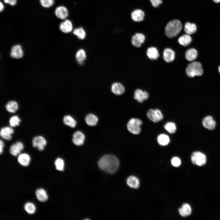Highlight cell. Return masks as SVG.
I'll return each instance as SVG.
<instances>
[{"instance_id":"5bb4252c","label":"cell","mask_w":220,"mask_h":220,"mask_svg":"<svg viewBox=\"0 0 220 220\" xmlns=\"http://www.w3.org/2000/svg\"><path fill=\"white\" fill-rule=\"evenodd\" d=\"M202 124L204 127L207 129L212 130L214 129L216 126V122L211 116H207L203 119Z\"/></svg>"},{"instance_id":"e575fe53","label":"cell","mask_w":220,"mask_h":220,"mask_svg":"<svg viewBox=\"0 0 220 220\" xmlns=\"http://www.w3.org/2000/svg\"><path fill=\"white\" fill-rule=\"evenodd\" d=\"M24 208L25 211L30 214H34L36 210L35 206L34 204L31 202L26 203L24 206Z\"/></svg>"},{"instance_id":"ab89813d","label":"cell","mask_w":220,"mask_h":220,"mask_svg":"<svg viewBox=\"0 0 220 220\" xmlns=\"http://www.w3.org/2000/svg\"><path fill=\"white\" fill-rule=\"evenodd\" d=\"M152 6L155 7H158L162 3V0H150Z\"/></svg>"},{"instance_id":"83f0119b","label":"cell","mask_w":220,"mask_h":220,"mask_svg":"<svg viewBox=\"0 0 220 220\" xmlns=\"http://www.w3.org/2000/svg\"><path fill=\"white\" fill-rule=\"evenodd\" d=\"M36 196L37 199L42 202L46 201L48 197L46 191L42 189H37L35 192Z\"/></svg>"},{"instance_id":"d4e9b609","label":"cell","mask_w":220,"mask_h":220,"mask_svg":"<svg viewBox=\"0 0 220 220\" xmlns=\"http://www.w3.org/2000/svg\"><path fill=\"white\" fill-rule=\"evenodd\" d=\"M17 160L21 165L24 166H28L30 161V157L26 153H22L19 155Z\"/></svg>"},{"instance_id":"ffe728a7","label":"cell","mask_w":220,"mask_h":220,"mask_svg":"<svg viewBox=\"0 0 220 220\" xmlns=\"http://www.w3.org/2000/svg\"><path fill=\"white\" fill-rule=\"evenodd\" d=\"M145 16L144 12L140 9H136L131 13L132 19L136 22H140L143 20Z\"/></svg>"},{"instance_id":"ac0fdd59","label":"cell","mask_w":220,"mask_h":220,"mask_svg":"<svg viewBox=\"0 0 220 220\" xmlns=\"http://www.w3.org/2000/svg\"><path fill=\"white\" fill-rule=\"evenodd\" d=\"M111 90L115 94L117 95H120L125 92V89L123 86L118 82L113 83L111 86Z\"/></svg>"},{"instance_id":"4dcf8cb0","label":"cell","mask_w":220,"mask_h":220,"mask_svg":"<svg viewBox=\"0 0 220 220\" xmlns=\"http://www.w3.org/2000/svg\"><path fill=\"white\" fill-rule=\"evenodd\" d=\"M75 57L79 64H82L86 58V54L85 51L83 49L79 50L76 52Z\"/></svg>"},{"instance_id":"9a60e30c","label":"cell","mask_w":220,"mask_h":220,"mask_svg":"<svg viewBox=\"0 0 220 220\" xmlns=\"http://www.w3.org/2000/svg\"><path fill=\"white\" fill-rule=\"evenodd\" d=\"M85 139V136L82 132L77 131L73 134L72 140L74 144L81 145L83 144Z\"/></svg>"},{"instance_id":"f1b7e54d","label":"cell","mask_w":220,"mask_h":220,"mask_svg":"<svg viewBox=\"0 0 220 220\" xmlns=\"http://www.w3.org/2000/svg\"><path fill=\"white\" fill-rule=\"evenodd\" d=\"M18 103L14 101H9L6 105V110L10 113L15 112L18 110Z\"/></svg>"},{"instance_id":"f546056e","label":"cell","mask_w":220,"mask_h":220,"mask_svg":"<svg viewBox=\"0 0 220 220\" xmlns=\"http://www.w3.org/2000/svg\"><path fill=\"white\" fill-rule=\"evenodd\" d=\"M85 121L87 125L93 126H95L97 124L98 119L95 115L90 114L86 116Z\"/></svg>"},{"instance_id":"44dd1931","label":"cell","mask_w":220,"mask_h":220,"mask_svg":"<svg viewBox=\"0 0 220 220\" xmlns=\"http://www.w3.org/2000/svg\"><path fill=\"white\" fill-rule=\"evenodd\" d=\"M180 215L185 217L190 215L192 213V209L190 205L188 204H183L178 210Z\"/></svg>"},{"instance_id":"f35d334b","label":"cell","mask_w":220,"mask_h":220,"mask_svg":"<svg viewBox=\"0 0 220 220\" xmlns=\"http://www.w3.org/2000/svg\"><path fill=\"white\" fill-rule=\"evenodd\" d=\"M172 165L175 167H178L181 164V162L180 159L177 157H173L171 160Z\"/></svg>"},{"instance_id":"9c48e42d","label":"cell","mask_w":220,"mask_h":220,"mask_svg":"<svg viewBox=\"0 0 220 220\" xmlns=\"http://www.w3.org/2000/svg\"><path fill=\"white\" fill-rule=\"evenodd\" d=\"M145 39V37L143 34L141 33H137L132 36L131 42L134 46L139 47L144 42Z\"/></svg>"},{"instance_id":"4fadbf2b","label":"cell","mask_w":220,"mask_h":220,"mask_svg":"<svg viewBox=\"0 0 220 220\" xmlns=\"http://www.w3.org/2000/svg\"><path fill=\"white\" fill-rule=\"evenodd\" d=\"M73 24L70 20L65 19L64 20L60 23L59 26V29L62 32L64 33H68L73 30Z\"/></svg>"},{"instance_id":"8d00e7d4","label":"cell","mask_w":220,"mask_h":220,"mask_svg":"<svg viewBox=\"0 0 220 220\" xmlns=\"http://www.w3.org/2000/svg\"><path fill=\"white\" fill-rule=\"evenodd\" d=\"M20 122V119L16 116L11 117L9 120L10 125L12 127L19 126Z\"/></svg>"},{"instance_id":"30bf717a","label":"cell","mask_w":220,"mask_h":220,"mask_svg":"<svg viewBox=\"0 0 220 220\" xmlns=\"http://www.w3.org/2000/svg\"><path fill=\"white\" fill-rule=\"evenodd\" d=\"M24 145L20 141H18L13 144L9 148V152L12 155L16 156L20 154L23 149Z\"/></svg>"},{"instance_id":"74e56055","label":"cell","mask_w":220,"mask_h":220,"mask_svg":"<svg viewBox=\"0 0 220 220\" xmlns=\"http://www.w3.org/2000/svg\"><path fill=\"white\" fill-rule=\"evenodd\" d=\"M41 5L43 7L48 8L54 3V0H39Z\"/></svg>"},{"instance_id":"8fae6325","label":"cell","mask_w":220,"mask_h":220,"mask_svg":"<svg viewBox=\"0 0 220 220\" xmlns=\"http://www.w3.org/2000/svg\"><path fill=\"white\" fill-rule=\"evenodd\" d=\"M148 97L149 95L147 92L139 89H137L134 93V98L139 103H142L147 100Z\"/></svg>"},{"instance_id":"7402d4cb","label":"cell","mask_w":220,"mask_h":220,"mask_svg":"<svg viewBox=\"0 0 220 220\" xmlns=\"http://www.w3.org/2000/svg\"><path fill=\"white\" fill-rule=\"evenodd\" d=\"M127 183L130 187L134 189L138 188L140 185L139 180L134 176H130L128 177Z\"/></svg>"},{"instance_id":"d6986e66","label":"cell","mask_w":220,"mask_h":220,"mask_svg":"<svg viewBox=\"0 0 220 220\" xmlns=\"http://www.w3.org/2000/svg\"><path fill=\"white\" fill-rule=\"evenodd\" d=\"M184 30L186 34L190 35L193 34L197 30V25L193 23L186 22L184 26Z\"/></svg>"},{"instance_id":"8992f818","label":"cell","mask_w":220,"mask_h":220,"mask_svg":"<svg viewBox=\"0 0 220 220\" xmlns=\"http://www.w3.org/2000/svg\"><path fill=\"white\" fill-rule=\"evenodd\" d=\"M147 116L150 120L154 123L161 121L163 118L162 112L158 109H149L147 112Z\"/></svg>"},{"instance_id":"3957f363","label":"cell","mask_w":220,"mask_h":220,"mask_svg":"<svg viewBox=\"0 0 220 220\" xmlns=\"http://www.w3.org/2000/svg\"><path fill=\"white\" fill-rule=\"evenodd\" d=\"M187 75L190 77L202 75L203 70L201 63L198 61H194L189 64L186 69Z\"/></svg>"},{"instance_id":"7c38bea8","label":"cell","mask_w":220,"mask_h":220,"mask_svg":"<svg viewBox=\"0 0 220 220\" xmlns=\"http://www.w3.org/2000/svg\"><path fill=\"white\" fill-rule=\"evenodd\" d=\"M14 132V130L12 127H2L1 129L0 134L3 138L6 140H10L12 138V135Z\"/></svg>"},{"instance_id":"836d02e7","label":"cell","mask_w":220,"mask_h":220,"mask_svg":"<svg viewBox=\"0 0 220 220\" xmlns=\"http://www.w3.org/2000/svg\"><path fill=\"white\" fill-rule=\"evenodd\" d=\"M164 129L170 134H173L176 130V126L175 123L171 122L166 123L164 126Z\"/></svg>"},{"instance_id":"60d3db41","label":"cell","mask_w":220,"mask_h":220,"mask_svg":"<svg viewBox=\"0 0 220 220\" xmlns=\"http://www.w3.org/2000/svg\"><path fill=\"white\" fill-rule=\"evenodd\" d=\"M4 1L11 6H15L17 2V0H4Z\"/></svg>"},{"instance_id":"7a4b0ae2","label":"cell","mask_w":220,"mask_h":220,"mask_svg":"<svg viewBox=\"0 0 220 220\" xmlns=\"http://www.w3.org/2000/svg\"><path fill=\"white\" fill-rule=\"evenodd\" d=\"M181 22L178 20H173L169 22L165 28V34L168 38H172L178 35L182 30Z\"/></svg>"},{"instance_id":"5b68a950","label":"cell","mask_w":220,"mask_h":220,"mask_svg":"<svg viewBox=\"0 0 220 220\" xmlns=\"http://www.w3.org/2000/svg\"><path fill=\"white\" fill-rule=\"evenodd\" d=\"M191 159L193 163L199 166H201L205 164L207 160L205 155L199 151L193 152Z\"/></svg>"},{"instance_id":"2e32d148","label":"cell","mask_w":220,"mask_h":220,"mask_svg":"<svg viewBox=\"0 0 220 220\" xmlns=\"http://www.w3.org/2000/svg\"><path fill=\"white\" fill-rule=\"evenodd\" d=\"M23 52L20 45H14L12 47L10 54L12 57L20 58L23 57Z\"/></svg>"},{"instance_id":"6da1fadb","label":"cell","mask_w":220,"mask_h":220,"mask_svg":"<svg viewBox=\"0 0 220 220\" xmlns=\"http://www.w3.org/2000/svg\"><path fill=\"white\" fill-rule=\"evenodd\" d=\"M98 165L100 169L107 172L113 174L118 169L119 161L116 157L112 155H106L99 160Z\"/></svg>"},{"instance_id":"d590c367","label":"cell","mask_w":220,"mask_h":220,"mask_svg":"<svg viewBox=\"0 0 220 220\" xmlns=\"http://www.w3.org/2000/svg\"><path fill=\"white\" fill-rule=\"evenodd\" d=\"M55 165L57 170L60 171L64 170V162L62 159L60 158H57L55 161Z\"/></svg>"},{"instance_id":"4316f807","label":"cell","mask_w":220,"mask_h":220,"mask_svg":"<svg viewBox=\"0 0 220 220\" xmlns=\"http://www.w3.org/2000/svg\"><path fill=\"white\" fill-rule=\"evenodd\" d=\"M147 55L151 60H156L159 56L158 51L156 48L154 47H150L147 49Z\"/></svg>"},{"instance_id":"ba28073f","label":"cell","mask_w":220,"mask_h":220,"mask_svg":"<svg viewBox=\"0 0 220 220\" xmlns=\"http://www.w3.org/2000/svg\"><path fill=\"white\" fill-rule=\"evenodd\" d=\"M55 14L58 18L61 20H65L68 16V11L65 7L61 6L56 8Z\"/></svg>"},{"instance_id":"603a6c76","label":"cell","mask_w":220,"mask_h":220,"mask_svg":"<svg viewBox=\"0 0 220 220\" xmlns=\"http://www.w3.org/2000/svg\"><path fill=\"white\" fill-rule=\"evenodd\" d=\"M157 141L160 145L166 146L168 145L170 141L169 136L164 134H161L158 135L157 138Z\"/></svg>"},{"instance_id":"484cf974","label":"cell","mask_w":220,"mask_h":220,"mask_svg":"<svg viewBox=\"0 0 220 220\" xmlns=\"http://www.w3.org/2000/svg\"><path fill=\"white\" fill-rule=\"evenodd\" d=\"M192 41V38L190 35L185 34L180 36L178 38V42L181 45L187 46Z\"/></svg>"},{"instance_id":"ee69618b","label":"cell","mask_w":220,"mask_h":220,"mask_svg":"<svg viewBox=\"0 0 220 220\" xmlns=\"http://www.w3.org/2000/svg\"><path fill=\"white\" fill-rule=\"evenodd\" d=\"M215 3H218L220 2V0H212Z\"/></svg>"},{"instance_id":"f6af8a7d","label":"cell","mask_w":220,"mask_h":220,"mask_svg":"<svg viewBox=\"0 0 220 220\" xmlns=\"http://www.w3.org/2000/svg\"><path fill=\"white\" fill-rule=\"evenodd\" d=\"M218 70L219 73L220 74V66H219L218 68Z\"/></svg>"},{"instance_id":"d6a6232c","label":"cell","mask_w":220,"mask_h":220,"mask_svg":"<svg viewBox=\"0 0 220 220\" xmlns=\"http://www.w3.org/2000/svg\"><path fill=\"white\" fill-rule=\"evenodd\" d=\"M73 33L80 39H83L86 37V31L82 27H80L75 29L73 31Z\"/></svg>"},{"instance_id":"b9f144b4","label":"cell","mask_w":220,"mask_h":220,"mask_svg":"<svg viewBox=\"0 0 220 220\" xmlns=\"http://www.w3.org/2000/svg\"><path fill=\"white\" fill-rule=\"evenodd\" d=\"M4 144L3 142V141L2 140H0V154H1L3 151V149L4 147Z\"/></svg>"},{"instance_id":"7bdbcfd3","label":"cell","mask_w":220,"mask_h":220,"mask_svg":"<svg viewBox=\"0 0 220 220\" xmlns=\"http://www.w3.org/2000/svg\"><path fill=\"white\" fill-rule=\"evenodd\" d=\"M4 9V6L3 4V3L2 2H0V12H1Z\"/></svg>"},{"instance_id":"1f68e13d","label":"cell","mask_w":220,"mask_h":220,"mask_svg":"<svg viewBox=\"0 0 220 220\" xmlns=\"http://www.w3.org/2000/svg\"><path fill=\"white\" fill-rule=\"evenodd\" d=\"M63 122L66 125L72 128L75 127L76 124L75 119L69 115H66L64 117Z\"/></svg>"},{"instance_id":"277c9868","label":"cell","mask_w":220,"mask_h":220,"mask_svg":"<svg viewBox=\"0 0 220 220\" xmlns=\"http://www.w3.org/2000/svg\"><path fill=\"white\" fill-rule=\"evenodd\" d=\"M142 123L141 119L133 118L128 121L127 124V128L128 130L131 134L138 135L141 132V126Z\"/></svg>"},{"instance_id":"52a82bcc","label":"cell","mask_w":220,"mask_h":220,"mask_svg":"<svg viewBox=\"0 0 220 220\" xmlns=\"http://www.w3.org/2000/svg\"><path fill=\"white\" fill-rule=\"evenodd\" d=\"M46 139L41 136H38L34 138L32 141V145L34 147H37L39 151H42L46 145Z\"/></svg>"},{"instance_id":"e0dca14e","label":"cell","mask_w":220,"mask_h":220,"mask_svg":"<svg viewBox=\"0 0 220 220\" xmlns=\"http://www.w3.org/2000/svg\"><path fill=\"white\" fill-rule=\"evenodd\" d=\"M175 57V53L174 50L169 48L165 49L163 53V58L167 62L173 61Z\"/></svg>"},{"instance_id":"cb8c5ba5","label":"cell","mask_w":220,"mask_h":220,"mask_svg":"<svg viewBox=\"0 0 220 220\" xmlns=\"http://www.w3.org/2000/svg\"><path fill=\"white\" fill-rule=\"evenodd\" d=\"M198 55L197 51L196 49L192 48L188 50L186 52L185 57L188 61H194Z\"/></svg>"}]
</instances>
